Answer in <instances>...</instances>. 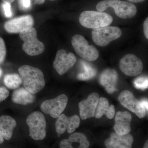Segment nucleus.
<instances>
[{"label":"nucleus","instance_id":"obj_1","mask_svg":"<svg viewBox=\"0 0 148 148\" xmlns=\"http://www.w3.org/2000/svg\"><path fill=\"white\" fill-rule=\"evenodd\" d=\"M24 88L32 94H36L45 86V80L40 69L29 65H24L18 69Z\"/></svg>","mask_w":148,"mask_h":148},{"label":"nucleus","instance_id":"obj_2","mask_svg":"<svg viewBox=\"0 0 148 148\" xmlns=\"http://www.w3.org/2000/svg\"><path fill=\"white\" fill-rule=\"evenodd\" d=\"M109 7L114 8L117 16L125 19L132 18L137 13V9L135 5L119 0H104L98 3L96 5L97 10L101 12Z\"/></svg>","mask_w":148,"mask_h":148},{"label":"nucleus","instance_id":"obj_3","mask_svg":"<svg viewBox=\"0 0 148 148\" xmlns=\"http://www.w3.org/2000/svg\"><path fill=\"white\" fill-rule=\"evenodd\" d=\"M113 18L108 14L95 11H85L81 14L80 24L88 29H96L109 26L112 24Z\"/></svg>","mask_w":148,"mask_h":148},{"label":"nucleus","instance_id":"obj_4","mask_svg":"<svg viewBox=\"0 0 148 148\" xmlns=\"http://www.w3.org/2000/svg\"><path fill=\"white\" fill-rule=\"evenodd\" d=\"M19 34V38L24 41L22 48L28 55H39L44 51V45L38 39L36 30L34 27L27 28Z\"/></svg>","mask_w":148,"mask_h":148},{"label":"nucleus","instance_id":"obj_5","mask_svg":"<svg viewBox=\"0 0 148 148\" xmlns=\"http://www.w3.org/2000/svg\"><path fill=\"white\" fill-rule=\"evenodd\" d=\"M29 136L35 140H44L46 136V121L41 112L36 111L29 115L27 119Z\"/></svg>","mask_w":148,"mask_h":148},{"label":"nucleus","instance_id":"obj_6","mask_svg":"<svg viewBox=\"0 0 148 148\" xmlns=\"http://www.w3.org/2000/svg\"><path fill=\"white\" fill-rule=\"evenodd\" d=\"M71 43L76 52L84 60L94 61L99 57L98 49L93 45H89L87 41L82 36L75 35L72 38Z\"/></svg>","mask_w":148,"mask_h":148},{"label":"nucleus","instance_id":"obj_7","mask_svg":"<svg viewBox=\"0 0 148 148\" xmlns=\"http://www.w3.org/2000/svg\"><path fill=\"white\" fill-rule=\"evenodd\" d=\"M121 30L117 27H105L94 29L92 32V40L95 44L106 47L113 41L120 38Z\"/></svg>","mask_w":148,"mask_h":148},{"label":"nucleus","instance_id":"obj_8","mask_svg":"<svg viewBox=\"0 0 148 148\" xmlns=\"http://www.w3.org/2000/svg\"><path fill=\"white\" fill-rule=\"evenodd\" d=\"M68 102L67 95L61 94L55 98L43 102L41 105V110L53 118H57L66 109Z\"/></svg>","mask_w":148,"mask_h":148},{"label":"nucleus","instance_id":"obj_9","mask_svg":"<svg viewBox=\"0 0 148 148\" xmlns=\"http://www.w3.org/2000/svg\"><path fill=\"white\" fill-rule=\"evenodd\" d=\"M119 68L126 75L135 77L142 73L143 65L140 58L134 54L129 53L125 55L121 59Z\"/></svg>","mask_w":148,"mask_h":148},{"label":"nucleus","instance_id":"obj_10","mask_svg":"<svg viewBox=\"0 0 148 148\" xmlns=\"http://www.w3.org/2000/svg\"><path fill=\"white\" fill-rule=\"evenodd\" d=\"M118 99L123 106L134 113L138 117L142 119L145 116L146 109L131 91L127 90L122 91Z\"/></svg>","mask_w":148,"mask_h":148},{"label":"nucleus","instance_id":"obj_11","mask_svg":"<svg viewBox=\"0 0 148 148\" xmlns=\"http://www.w3.org/2000/svg\"><path fill=\"white\" fill-rule=\"evenodd\" d=\"M76 61V57L73 53L70 52L67 54L65 49H59L53 61V67L58 74L63 75L72 68Z\"/></svg>","mask_w":148,"mask_h":148},{"label":"nucleus","instance_id":"obj_12","mask_svg":"<svg viewBox=\"0 0 148 148\" xmlns=\"http://www.w3.org/2000/svg\"><path fill=\"white\" fill-rule=\"evenodd\" d=\"M99 95L96 92H92L86 99L79 103L80 116L83 120L93 117L99 101Z\"/></svg>","mask_w":148,"mask_h":148},{"label":"nucleus","instance_id":"obj_13","mask_svg":"<svg viewBox=\"0 0 148 148\" xmlns=\"http://www.w3.org/2000/svg\"><path fill=\"white\" fill-rule=\"evenodd\" d=\"M57 118L55 127L58 134H63L66 130L69 133H72L79 127L80 119L77 115L69 117L64 114H61Z\"/></svg>","mask_w":148,"mask_h":148},{"label":"nucleus","instance_id":"obj_14","mask_svg":"<svg viewBox=\"0 0 148 148\" xmlns=\"http://www.w3.org/2000/svg\"><path fill=\"white\" fill-rule=\"evenodd\" d=\"M34 18L30 15L16 17L6 21L4 27L6 31L10 34H18L24 29L33 27Z\"/></svg>","mask_w":148,"mask_h":148},{"label":"nucleus","instance_id":"obj_15","mask_svg":"<svg viewBox=\"0 0 148 148\" xmlns=\"http://www.w3.org/2000/svg\"><path fill=\"white\" fill-rule=\"evenodd\" d=\"M132 117L127 111H119L115 117L114 129L115 133L119 135L128 134L131 131V122Z\"/></svg>","mask_w":148,"mask_h":148},{"label":"nucleus","instance_id":"obj_16","mask_svg":"<svg viewBox=\"0 0 148 148\" xmlns=\"http://www.w3.org/2000/svg\"><path fill=\"white\" fill-rule=\"evenodd\" d=\"M133 142V136L129 133L119 135L113 132L105 141V145L107 148H132Z\"/></svg>","mask_w":148,"mask_h":148},{"label":"nucleus","instance_id":"obj_17","mask_svg":"<svg viewBox=\"0 0 148 148\" xmlns=\"http://www.w3.org/2000/svg\"><path fill=\"white\" fill-rule=\"evenodd\" d=\"M90 143L86 135L82 132H75L69 139L61 140L60 148H88Z\"/></svg>","mask_w":148,"mask_h":148},{"label":"nucleus","instance_id":"obj_18","mask_svg":"<svg viewBox=\"0 0 148 148\" xmlns=\"http://www.w3.org/2000/svg\"><path fill=\"white\" fill-rule=\"evenodd\" d=\"M118 76L114 69H107L100 75L99 82L108 93L112 94L117 90Z\"/></svg>","mask_w":148,"mask_h":148},{"label":"nucleus","instance_id":"obj_19","mask_svg":"<svg viewBox=\"0 0 148 148\" xmlns=\"http://www.w3.org/2000/svg\"><path fill=\"white\" fill-rule=\"evenodd\" d=\"M115 114V109L114 106L113 105L110 106L107 98L104 97L99 98L94 116L95 118H101L105 115L109 119H112Z\"/></svg>","mask_w":148,"mask_h":148},{"label":"nucleus","instance_id":"obj_20","mask_svg":"<svg viewBox=\"0 0 148 148\" xmlns=\"http://www.w3.org/2000/svg\"><path fill=\"white\" fill-rule=\"evenodd\" d=\"M16 125V121L12 117L7 115L0 116V134L5 140H10L12 138Z\"/></svg>","mask_w":148,"mask_h":148},{"label":"nucleus","instance_id":"obj_21","mask_svg":"<svg viewBox=\"0 0 148 148\" xmlns=\"http://www.w3.org/2000/svg\"><path fill=\"white\" fill-rule=\"evenodd\" d=\"M35 98L34 94L27 91L24 88L14 90L12 94V101L14 103L23 106L34 103Z\"/></svg>","mask_w":148,"mask_h":148},{"label":"nucleus","instance_id":"obj_22","mask_svg":"<svg viewBox=\"0 0 148 148\" xmlns=\"http://www.w3.org/2000/svg\"><path fill=\"white\" fill-rule=\"evenodd\" d=\"M3 81L6 86L12 89H16L19 87L23 82L20 76L15 73L6 75Z\"/></svg>","mask_w":148,"mask_h":148},{"label":"nucleus","instance_id":"obj_23","mask_svg":"<svg viewBox=\"0 0 148 148\" xmlns=\"http://www.w3.org/2000/svg\"><path fill=\"white\" fill-rule=\"evenodd\" d=\"M82 66L84 69V72L78 75L77 78L79 79L86 80L90 79L95 76L96 74V70L93 69L92 66L86 63L85 61H83Z\"/></svg>","mask_w":148,"mask_h":148},{"label":"nucleus","instance_id":"obj_24","mask_svg":"<svg viewBox=\"0 0 148 148\" xmlns=\"http://www.w3.org/2000/svg\"><path fill=\"white\" fill-rule=\"evenodd\" d=\"M148 77H139L134 82L135 87L142 90H145L148 88Z\"/></svg>","mask_w":148,"mask_h":148},{"label":"nucleus","instance_id":"obj_25","mask_svg":"<svg viewBox=\"0 0 148 148\" xmlns=\"http://www.w3.org/2000/svg\"><path fill=\"white\" fill-rule=\"evenodd\" d=\"M6 49L5 43L2 38L0 37V64H2L5 59Z\"/></svg>","mask_w":148,"mask_h":148},{"label":"nucleus","instance_id":"obj_26","mask_svg":"<svg viewBox=\"0 0 148 148\" xmlns=\"http://www.w3.org/2000/svg\"><path fill=\"white\" fill-rule=\"evenodd\" d=\"M2 8L4 14L6 17L8 18L11 17L12 16V11L11 4L3 3L2 4Z\"/></svg>","mask_w":148,"mask_h":148},{"label":"nucleus","instance_id":"obj_27","mask_svg":"<svg viewBox=\"0 0 148 148\" xmlns=\"http://www.w3.org/2000/svg\"><path fill=\"white\" fill-rule=\"evenodd\" d=\"M19 8L23 10H27L30 9L32 5L31 0H18Z\"/></svg>","mask_w":148,"mask_h":148},{"label":"nucleus","instance_id":"obj_28","mask_svg":"<svg viewBox=\"0 0 148 148\" xmlns=\"http://www.w3.org/2000/svg\"><path fill=\"white\" fill-rule=\"evenodd\" d=\"M9 95V91L5 87H0V102L5 100Z\"/></svg>","mask_w":148,"mask_h":148},{"label":"nucleus","instance_id":"obj_29","mask_svg":"<svg viewBox=\"0 0 148 148\" xmlns=\"http://www.w3.org/2000/svg\"><path fill=\"white\" fill-rule=\"evenodd\" d=\"M144 34L146 38L148 39V18L147 17L143 24Z\"/></svg>","mask_w":148,"mask_h":148},{"label":"nucleus","instance_id":"obj_30","mask_svg":"<svg viewBox=\"0 0 148 148\" xmlns=\"http://www.w3.org/2000/svg\"><path fill=\"white\" fill-rule=\"evenodd\" d=\"M143 107L146 109V111H148V100L146 99H143L140 101Z\"/></svg>","mask_w":148,"mask_h":148},{"label":"nucleus","instance_id":"obj_31","mask_svg":"<svg viewBox=\"0 0 148 148\" xmlns=\"http://www.w3.org/2000/svg\"><path fill=\"white\" fill-rule=\"evenodd\" d=\"M45 0H34V3L36 4L40 5L44 3Z\"/></svg>","mask_w":148,"mask_h":148},{"label":"nucleus","instance_id":"obj_32","mask_svg":"<svg viewBox=\"0 0 148 148\" xmlns=\"http://www.w3.org/2000/svg\"><path fill=\"white\" fill-rule=\"evenodd\" d=\"M127 1H129L130 2L134 3H138L143 2L145 0H127Z\"/></svg>","mask_w":148,"mask_h":148},{"label":"nucleus","instance_id":"obj_33","mask_svg":"<svg viewBox=\"0 0 148 148\" xmlns=\"http://www.w3.org/2000/svg\"><path fill=\"white\" fill-rule=\"evenodd\" d=\"M15 0H2L3 2L9 3H11L13 2Z\"/></svg>","mask_w":148,"mask_h":148},{"label":"nucleus","instance_id":"obj_34","mask_svg":"<svg viewBox=\"0 0 148 148\" xmlns=\"http://www.w3.org/2000/svg\"><path fill=\"white\" fill-rule=\"evenodd\" d=\"M4 142V138H3L2 136L0 134V144H2Z\"/></svg>","mask_w":148,"mask_h":148},{"label":"nucleus","instance_id":"obj_35","mask_svg":"<svg viewBox=\"0 0 148 148\" xmlns=\"http://www.w3.org/2000/svg\"><path fill=\"white\" fill-rule=\"evenodd\" d=\"M143 148H148V140L146 141L145 143V145H144V147Z\"/></svg>","mask_w":148,"mask_h":148},{"label":"nucleus","instance_id":"obj_36","mask_svg":"<svg viewBox=\"0 0 148 148\" xmlns=\"http://www.w3.org/2000/svg\"><path fill=\"white\" fill-rule=\"evenodd\" d=\"M2 73V71L0 69V77Z\"/></svg>","mask_w":148,"mask_h":148},{"label":"nucleus","instance_id":"obj_37","mask_svg":"<svg viewBox=\"0 0 148 148\" xmlns=\"http://www.w3.org/2000/svg\"><path fill=\"white\" fill-rule=\"evenodd\" d=\"M50 1H56V0H50Z\"/></svg>","mask_w":148,"mask_h":148}]
</instances>
